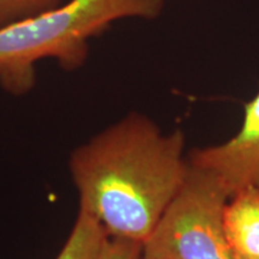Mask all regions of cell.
Returning <instances> with one entry per match:
<instances>
[{"label": "cell", "instance_id": "obj_2", "mask_svg": "<svg viewBox=\"0 0 259 259\" xmlns=\"http://www.w3.org/2000/svg\"><path fill=\"white\" fill-rule=\"evenodd\" d=\"M164 0H66L57 8L0 29V85L23 95L35 84V65L54 59L64 70L85 63L89 41L122 19L160 17Z\"/></svg>", "mask_w": 259, "mask_h": 259}, {"label": "cell", "instance_id": "obj_1", "mask_svg": "<svg viewBox=\"0 0 259 259\" xmlns=\"http://www.w3.org/2000/svg\"><path fill=\"white\" fill-rule=\"evenodd\" d=\"M185 136L163 134L131 113L80 145L70 158L79 210L111 238L144 245L185 181Z\"/></svg>", "mask_w": 259, "mask_h": 259}, {"label": "cell", "instance_id": "obj_5", "mask_svg": "<svg viewBox=\"0 0 259 259\" xmlns=\"http://www.w3.org/2000/svg\"><path fill=\"white\" fill-rule=\"evenodd\" d=\"M223 225L240 259H259L258 187H244L232 194L223 211Z\"/></svg>", "mask_w": 259, "mask_h": 259}, {"label": "cell", "instance_id": "obj_6", "mask_svg": "<svg viewBox=\"0 0 259 259\" xmlns=\"http://www.w3.org/2000/svg\"><path fill=\"white\" fill-rule=\"evenodd\" d=\"M107 239L103 227L79 210L72 232L56 259H100Z\"/></svg>", "mask_w": 259, "mask_h": 259}, {"label": "cell", "instance_id": "obj_8", "mask_svg": "<svg viewBox=\"0 0 259 259\" xmlns=\"http://www.w3.org/2000/svg\"><path fill=\"white\" fill-rule=\"evenodd\" d=\"M143 250V245L126 239L108 236L100 259H137Z\"/></svg>", "mask_w": 259, "mask_h": 259}, {"label": "cell", "instance_id": "obj_7", "mask_svg": "<svg viewBox=\"0 0 259 259\" xmlns=\"http://www.w3.org/2000/svg\"><path fill=\"white\" fill-rule=\"evenodd\" d=\"M66 0H0V29L48 11Z\"/></svg>", "mask_w": 259, "mask_h": 259}, {"label": "cell", "instance_id": "obj_9", "mask_svg": "<svg viewBox=\"0 0 259 259\" xmlns=\"http://www.w3.org/2000/svg\"><path fill=\"white\" fill-rule=\"evenodd\" d=\"M137 259H178L169 248L160 242L149 239Z\"/></svg>", "mask_w": 259, "mask_h": 259}, {"label": "cell", "instance_id": "obj_3", "mask_svg": "<svg viewBox=\"0 0 259 259\" xmlns=\"http://www.w3.org/2000/svg\"><path fill=\"white\" fill-rule=\"evenodd\" d=\"M231 196L216 174L189 162L183 186L149 239L166 246L178 259H240L223 225Z\"/></svg>", "mask_w": 259, "mask_h": 259}, {"label": "cell", "instance_id": "obj_4", "mask_svg": "<svg viewBox=\"0 0 259 259\" xmlns=\"http://www.w3.org/2000/svg\"><path fill=\"white\" fill-rule=\"evenodd\" d=\"M187 160L216 174L231 194L244 187L259 189V89L245 103L238 134L225 143L194 149Z\"/></svg>", "mask_w": 259, "mask_h": 259}]
</instances>
